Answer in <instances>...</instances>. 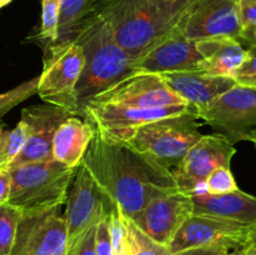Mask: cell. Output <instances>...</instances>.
Wrapping results in <instances>:
<instances>
[{
  "label": "cell",
  "mask_w": 256,
  "mask_h": 255,
  "mask_svg": "<svg viewBox=\"0 0 256 255\" xmlns=\"http://www.w3.org/2000/svg\"><path fill=\"white\" fill-rule=\"evenodd\" d=\"M82 164L130 219L155 198L179 190L169 169L125 142L106 139L96 132Z\"/></svg>",
  "instance_id": "1"
},
{
  "label": "cell",
  "mask_w": 256,
  "mask_h": 255,
  "mask_svg": "<svg viewBox=\"0 0 256 255\" xmlns=\"http://www.w3.org/2000/svg\"><path fill=\"white\" fill-rule=\"evenodd\" d=\"M198 0H90L115 42L135 60L172 34Z\"/></svg>",
  "instance_id": "2"
},
{
  "label": "cell",
  "mask_w": 256,
  "mask_h": 255,
  "mask_svg": "<svg viewBox=\"0 0 256 255\" xmlns=\"http://www.w3.org/2000/svg\"><path fill=\"white\" fill-rule=\"evenodd\" d=\"M74 42L84 52V68L75 88V115L82 118L95 96L136 72V60L115 42L106 24L90 9Z\"/></svg>",
  "instance_id": "3"
},
{
  "label": "cell",
  "mask_w": 256,
  "mask_h": 255,
  "mask_svg": "<svg viewBox=\"0 0 256 255\" xmlns=\"http://www.w3.org/2000/svg\"><path fill=\"white\" fill-rule=\"evenodd\" d=\"M8 169L12 178L8 204L22 212H32L65 204L78 168H69L52 159Z\"/></svg>",
  "instance_id": "4"
},
{
  "label": "cell",
  "mask_w": 256,
  "mask_h": 255,
  "mask_svg": "<svg viewBox=\"0 0 256 255\" xmlns=\"http://www.w3.org/2000/svg\"><path fill=\"white\" fill-rule=\"evenodd\" d=\"M195 110L148 122L124 140L132 149L172 172L202 136Z\"/></svg>",
  "instance_id": "5"
},
{
  "label": "cell",
  "mask_w": 256,
  "mask_h": 255,
  "mask_svg": "<svg viewBox=\"0 0 256 255\" xmlns=\"http://www.w3.org/2000/svg\"><path fill=\"white\" fill-rule=\"evenodd\" d=\"M195 112L232 144L244 142L256 132V86L236 82Z\"/></svg>",
  "instance_id": "6"
},
{
  "label": "cell",
  "mask_w": 256,
  "mask_h": 255,
  "mask_svg": "<svg viewBox=\"0 0 256 255\" xmlns=\"http://www.w3.org/2000/svg\"><path fill=\"white\" fill-rule=\"evenodd\" d=\"M84 68V52L75 42L44 54L38 95L42 102L75 115V88Z\"/></svg>",
  "instance_id": "7"
},
{
  "label": "cell",
  "mask_w": 256,
  "mask_h": 255,
  "mask_svg": "<svg viewBox=\"0 0 256 255\" xmlns=\"http://www.w3.org/2000/svg\"><path fill=\"white\" fill-rule=\"evenodd\" d=\"M68 229L59 208L22 212L9 255H66Z\"/></svg>",
  "instance_id": "8"
},
{
  "label": "cell",
  "mask_w": 256,
  "mask_h": 255,
  "mask_svg": "<svg viewBox=\"0 0 256 255\" xmlns=\"http://www.w3.org/2000/svg\"><path fill=\"white\" fill-rule=\"evenodd\" d=\"M235 152L234 144L224 135H202L172 170L178 189L189 195L208 192L205 180L210 172L220 166L230 168Z\"/></svg>",
  "instance_id": "9"
},
{
  "label": "cell",
  "mask_w": 256,
  "mask_h": 255,
  "mask_svg": "<svg viewBox=\"0 0 256 255\" xmlns=\"http://www.w3.org/2000/svg\"><path fill=\"white\" fill-rule=\"evenodd\" d=\"M65 204L68 246L85 230L106 218L116 206L82 162L78 166Z\"/></svg>",
  "instance_id": "10"
},
{
  "label": "cell",
  "mask_w": 256,
  "mask_h": 255,
  "mask_svg": "<svg viewBox=\"0 0 256 255\" xmlns=\"http://www.w3.org/2000/svg\"><path fill=\"white\" fill-rule=\"evenodd\" d=\"M190 109L192 106L186 104L152 109L89 104L85 108L82 118L89 122L95 132L102 136L115 142H124L135 129L148 122L182 114Z\"/></svg>",
  "instance_id": "11"
},
{
  "label": "cell",
  "mask_w": 256,
  "mask_h": 255,
  "mask_svg": "<svg viewBox=\"0 0 256 255\" xmlns=\"http://www.w3.org/2000/svg\"><path fill=\"white\" fill-rule=\"evenodd\" d=\"M89 104L152 109L186 102L170 89L159 74L135 72L95 96Z\"/></svg>",
  "instance_id": "12"
},
{
  "label": "cell",
  "mask_w": 256,
  "mask_h": 255,
  "mask_svg": "<svg viewBox=\"0 0 256 255\" xmlns=\"http://www.w3.org/2000/svg\"><path fill=\"white\" fill-rule=\"evenodd\" d=\"M250 228L209 215L192 214L175 232L170 254L200 246H225L238 252L245 244Z\"/></svg>",
  "instance_id": "13"
},
{
  "label": "cell",
  "mask_w": 256,
  "mask_h": 255,
  "mask_svg": "<svg viewBox=\"0 0 256 255\" xmlns=\"http://www.w3.org/2000/svg\"><path fill=\"white\" fill-rule=\"evenodd\" d=\"M190 40L230 38L240 40L242 32L238 0H198L179 24Z\"/></svg>",
  "instance_id": "14"
},
{
  "label": "cell",
  "mask_w": 256,
  "mask_h": 255,
  "mask_svg": "<svg viewBox=\"0 0 256 255\" xmlns=\"http://www.w3.org/2000/svg\"><path fill=\"white\" fill-rule=\"evenodd\" d=\"M192 214V196L176 190L155 198L132 220L148 236L169 246L175 232Z\"/></svg>",
  "instance_id": "15"
},
{
  "label": "cell",
  "mask_w": 256,
  "mask_h": 255,
  "mask_svg": "<svg viewBox=\"0 0 256 255\" xmlns=\"http://www.w3.org/2000/svg\"><path fill=\"white\" fill-rule=\"evenodd\" d=\"M72 112L52 104L32 105L22 110L20 119L28 126V140L8 168L52 160V139L59 125Z\"/></svg>",
  "instance_id": "16"
},
{
  "label": "cell",
  "mask_w": 256,
  "mask_h": 255,
  "mask_svg": "<svg viewBox=\"0 0 256 255\" xmlns=\"http://www.w3.org/2000/svg\"><path fill=\"white\" fill-rule=\"evenodd\" d=\"M202 60L196 42L188 39L178 25L172 34L136 60L135 70L136 72L159 75L164 72L200 70Z\"/></svg>",
  "instance_id": "17"
},
{
  "label": "cell",
  "mask_w": 256,
  "mask_h": 255,
  "mask_svg": "<svg viewBox=\"0 0 256 255\" xmlns=\"http://www.w3.org/2000/svg\"><path fill=\"white\" fill-rule=\"evenodd\" d=\"M160 76L195 112L206 106L236 84L234 78L210 75L202 70L164 72Z\"/></svg>",
  "instance_id": "18"
},
{
  "label": "cell",
  "mask_w": 256,
  "mask_h": 255,
  "mask_svg": "<svg viewBox=\"0 0 256 255\" xmlns=\"http://www.w3.org/2000/svg\"><path fill=\"white\" fill-rule=\"evenodd\" d=\"M192 214L209 215L248 228L256 226V196L240 189L226 194H192Z\"/></svg>",
  "instance_id": "19"
},
{
  "label": "cell",
  "mask_w": 256,
  "mask_h": 255,
  "mask_svg": "<svg viewBox=\"0 0 256 255\" xmlns=\"http://www.w3.org/2000/svg\"><path fill=\"white\" fill-rule=\"evenodd\" d=\"M94 134V128L85 119L76 115L66 118L55 132L52 159L76 169Z\"/></svg>",
  "instance_id": "20"
},
{
  "label": "cell",
  "mask_w": 256,
  "mask_h": 255,
  "mask_svg": "<svg viewBox=\"0 0 256 255\" xmlns=\"http://www.w3.org/2000/svg\"><path fill=\"white\" fill-rule=\"evenodd\" d=\"M196 46L204 59L200 70L216 76L234 78L246 58L244 45L230 38L196 40Z\"/></svg>",
  "instance_id": "21"
},
{
  "label": "cell",
  "mask_w": 256,
  "mask_h": 255,
  "mask_svg": "<svg viewBox=\"0 0 256 255\" xmlns=\"http://www.w3.org/2000/svg\"><path fill=\"white\" fill-rule=\"evenodd\" d=\"M89 4L90 0H62L56 42L52 48L45 50L44 54L52 50L60 49L69 42H74L80 22L89 9Z\"/></svg>",
  "instance_id": "22"
},
{
  "label": "cell",
  "mask_w": 256,
  "mask_h": 255,
  "mask_svg": "<svg viewBox=\"0 0 256 255\" xmlns=\"http://www.w3.org/2000/svg\"><path fill=\"white\" fill-rule=\"evenodd\" d=\"M62 0H42V25L38 40L48 50L56 42Z\"/></svg>",
  "instance_id": "23"
},
{
  "label": "cell",
  "mask_w": 256,
  "mask_h": 255,
  "mask_svg": "<svg viewBox=\"0 0 256 255\" xmlns=\"http://www.w3.org/2000/svg\"><path fill=\"white\" fill-rule=\"evenodd\" d=\"M28 140V126L22 119L12 130L4 129L0 136V168H8Z\"/></svg>",
  "instance_id": "24"
},
{
  "label": "cell",
  "mask_w": 256,
  "mask_h": 255,
  "mask_svg": "<svg viewBox=\"0 0 256 255\" xmlns=\"http://www.w3.org/2000/svg\"><path fill=\"white\" fill-rule=\"evenodd\" d=\"M126 229L129 255H172L166 245L159 244L148 236L129 218H126Z\"/></svg>",
  "instance_id": "25"
},
{
  "label": "cell",
  "mask_w": 256,
  "mask_h": 255,
  "mask_svg": "<svg viewBox=\"0 0 256 255\" xmlns=\"http://www.w3.org/2000/svg\"><path fill=\"white\" fill-rule=\"evenodd\" d=\"M22 214V210L12 205H0V255L10 254Z\"/></svg>",
  "instance_id": "26"
},
{
  "label": "cell",
  "mask_w": 256,
  "mask_h": 255,
  "mask_svg": "<svg viewBox=\"0 0 256 255\" xmlns=\"http://www.w3.org/2000/svg\"><path fill=\"white\" fill-rule=\"evenodd\" d=\"M112 239V255H129V240H128L126 218L118 206L110 212L108 216Z\"/></svg>",
  "instance_id": "27"
},
{
  "label": "cell",
  "mask_w": 256,
  "mask_h": 255,
  "mask_svg": "<svg viewBox=\"0 0 256 255\" xmlns=\"http://www.w3.org/2000/svg\"><path fill=\"white\" fill-rule=\"evenodd\" d=\"M38 85H39V75L28 82H22L9 92L0 94V119L12 108L29 99L34 94H38Z\"/></svg>",
  "instance_id": "28"
},
{
  "label": "cell",
  "mask_w": 256,
  "mask_h": 255,
  "mask_svg": "<svg viewBox=\"0 0 256 255\" xmlns=\"http://www.w3.org/2000/svg\"><path fill=\"white\" fill-rule=\"evenodd\" d=\"M205 184L210 194H226L239 189L232 170L228 166H220L212 170L205 180Z\"/></svg>",
  "instance_id": "29"
},
{
  "label": "cell",
  "mask_w": 256,
  "mask_h": 255,
  "mask_svg": "<svg viewBox=\"0 0 256 255\" xmlns=\"http://www.w3.org/2000/svg\"><path fill=\"white\" fill-rule=\"evenodd\" d=\"M96 225L98 224L90 226L82 234H80L72 244H69L66 255H96V250H95Z\"/></svg>",
  "instance_id": "30"
},
{
  "label": "cell",
  "mask_w": 256,
  "mask_h": 255,
  "mask_svg": "<svg viewBox=\"0 0 256 255\" xmlns=\"http://www.w3.org/2000/svg\"><path fill=\"white\" fill-rule=\"evenodd\" d=\"M108 216L100 220L96 225V232H95V250H96V255H112Z\"/></svg>",
  "instance_id": "31"
},
{
  "label": "cell",
  "mask_w": 256,
  "mask_h": 255,
  "mask_svg": "<svg viewBox=\"0 0 256 255\" xmlns=\"http://www.w3.org/2000/svg\"><path fill=\"white\" fill-rule=\"evenodd\" d=\"M245 49H246V58L234 75L236 82H244L256 76V45H249L245 46Z\"/></svg>",
  "instance_id": "32"
},
{
  "label": "cell",
  "mask_w": 256,
  "mask_h": 255,
  "mask_svg": "<svg viewBox=\"0 0 256 255\" xmlns=\"http://www.w3.org/2000/svg\"><path fill=\"white\" fill-rule=\"evenodd\" d=\"M242 29L256 26V0H238Z\"/></svg>",
  "instance_id": "33"
},
{
  "label": "cell",
  "mask_w": 256,
  "mask_h": 255,
  "mask_svg": "<svg viewBox=\"0 0 256 255\" xmlns=\"http://www.w3.org/2000/svg\"><path fill=\"white\" fill-rule=\"evenodd\" d=\"M236 252L225 246H200L182 250L172 255H235Z\"/></svg>",
  "instance_id": "34"
},
{
  "label": "cell",
  "mask_w": 256,
  "mask_h": 255,
  "mask_svg": "<svg viewBox=\"0 0 256 255\" xmlns=\"http://www.w3.org/2000/svg\"><path fill=\"white\" fill-rule=\"evenodd\" d=\"M12 186V178L8 168H0V205L8 204Z\"/></svg>",
  "instance_id": "35"
},
{
  "label": "cell",
  "mask_w": 256,
  "mask_h": 255,
  "mask_svg": "<svg viewBox=\"0 0 256 255\" xmlns=\"http://www.w3.org/2000/svg\"><path fill=\"white\" fill-rule=\"evenodd\" d=\"M236 255H256V226L250 228L245 244Z\"/></svg>",
  "instance_id": "36"
},
{
  "label": "cell",
  "mask_w": 256,
  "mask_h": 255,
  "mask_svg": "<svg viewBox=\"0 0 256 255\" xmlns=\"http://www.w3.org/2000/svg\"><path fill=\"white\" fill-rule=\"evenodd\" d=\"M240 42L244 46H249V45H256V26L246 28L242 29V36H240Z\"/></svg>",
  "instance_id": "37"
},
{
  "label": "cell",
  "mask_w": 256,
  "mask_h": 255,
  "mask_svg": "<svg viewBox=\"0 0 256 255\" xmlns=\"http://www.w3.org/2000/svg\"><path fill=\"white\" fill-rule=\"evenodd\" d=\"M239 84H246V85H252V86H256V76L252 78V79L246 80L244 82H239Z\"/></svg>",
  "instance_id": "38"
},
{
  "label": "cell",
  "mask_w": 256,
  "mask_h": 255,
  "mask_svg": "<svg viewBox=\"0 0 256 255\" xmlns=\"http://www.w3.org/2000/svg\"><path fill=\"white\" fill-rule=\"evenodd\" d=\"M246 142H252V144L255 145V148H256V132H252V134L250 135L249 138H248V140H246Z\"/></svg>",
  "instance_id": "39"
},
{
  "label": "cell",
  "mask_w": 256,
  "mask_h": 255,
  "mask_svg": "<svg viewBox=\"0 0 256 255\" xmlns=\"http://www.w3.org/2000/svg\"><path fill=\"white\" fill-rule=\"evenodd\" d=\"M12 2V0H0V9H2V8H4V6H6V5L10 4Z\"/></svg>",
  "instance_id": "40"
},
{
  "label": "cell",
  "mask_w": 256,
  "mask_h": 255,
  "mask_svg": "<svg viewBox=\"0 0 256 255\" xmlns=\"http://www.w3.org/2000/svg\"><path fill=\"white\" fill-rule=\"evenodd\" d=\"M5 129V125L2 124V120H0V136H2V130Z\"/></svg>",
  "instance_id": "41"
},
{
  "label": "cell",
  "mask_w": 256,
  "mask_h": 255,
  "mask_svg": "<svg viewBox=\"0 0 256 255\" xmlns=\"http://www.w3.org/2000/svg\"><path fill=\"white\" fill-rule=\"evenodd\" d=\"M235 255H236V254H235Z\"/></svg>",
  "instance_id": "42"
}]
</instances>
